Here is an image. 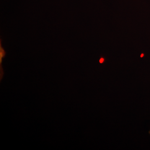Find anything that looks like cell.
<instances>
[{
	"label": "cell",
	"instance_id": "1",
	"mask_svg": "<svg viewBox=\"0 0 150 150\" xmlns=\"http://www.w3.org/2000/svg\"><path fill=\"white\" fill-rule=\"evenodd\" d=\"M6 52L4 48L2 47V45H1V41L0 42V68H1V74H0V79L1 80L2 79L3 76H4V71L2 67V59L5 57Z\"/></svg>",
	"mask_w": 150,
	"mask_h": 150
},
{
	"label": "cell",
	"instance_id": "2",
	"mask_svg": "<svg viewBox=\"0 0 150 150\" xmlns=\"http://www.w3.org/2000/svg\"><path fill=\"white\" fill-rule=\"evenodd\" d=\"M104 61H105V59L103 58H102V57L101 58L100 60H99V62H100V64H103L104 62Z\"/></svg>",
	"mask_w": 150,
	"mask_h": 150
},
{
	"label": "cell",
	"instance_id": "3",
	"mask_svg": "<svg viewBox=\"0 0 150 150\" xmlns=\"http://www.w3.org/2000/svg\"><path fill=\"white\" fill-rule=\"evenodd\" d=\"M143 56H144V54H142L141 56V57H143Z\"/></svg>",
	"mask_w": 150,
	"mask_h": 150
}]
</instances>
